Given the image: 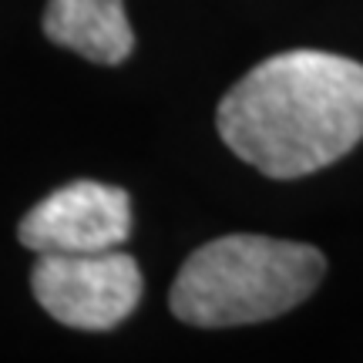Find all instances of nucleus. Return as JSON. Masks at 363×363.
<instances>
[{
    "mask_svg": "<svg viewBox=\"0 0 363 363\" xmlns=\"http://www.w3.org/2000/svg\"><path fill=\"white\" fill-rule=\"evenodd\" d=\"M320 249L269 239L222 235L195 249L172 283L169 306L192 326L262 323L299 306L323 279Z\"/></svg>",
    "mask_w": 363,
    "mask_h": 363,
    "instance_id": "obj_2",
    "label": "nucleus"
},
{
    "mask_svg": "<svg viewBox=\"0 0 363 363\" xmlns=\"http://www.w3.org/2000/svg\"><path fill=\"white\" fill-rule=\"evenodd\" d=\"M44 34L98 65H121L135 48L125 0H48Z\"/></svg>",
    "mask_w": 363,
    "mask_h": 363,
    "instance_id": "obj_5",
    "label": "nucleus"
},
{
    "mask_svg": "<svg viewBox=\"0 0 363 363\" xmlns=\"http://www.w3.org/2000/svg\"><path fill=\"white\" fill-rule=\"evenodd\" d=\"M30 286L57 323L74 330H111L138 306L142 269L121 249L40 252Z\"/></svg>",
    "mask_w": 363,
    "mask_h": 363,
    "instance_id": "obj_3",
    "label": "nucleus"
},
{
    "mask_svg": "<svg viewBox=\"0 0 363 363\" xmlns=\"http://www.w3.org/2000/svg\"><path fill=\"white\" fill-rule=\"evenodd\" d=\"M216 125L269 179L326 169L363 138V65L326 51L272 54L229 88Z\"/></svg>",
    "mask_w": 363,
    "mask_h": 363,
    "instance_id": "obj_1",
    "label": "nucleus"
},
{
    "mask_svg": "<svg viewBox=\"0 0 363 363\" xmlns=\"http://www.w3.org/2000/svg\"><path fill=\"white\" fill-rule=\"evenodd\" d=\"M131 233L125 189L104 182H67L40 199L21 222V242L34 252H101L118 249Z\"/></svg>",
    "mask_w": 363,
    "mask_h": 363,
    "instance_id": "obj_4",
    "label": "nucleus"
}]
</instances>
